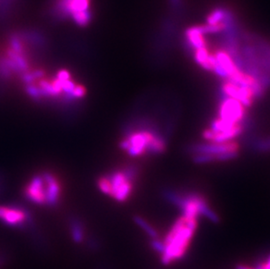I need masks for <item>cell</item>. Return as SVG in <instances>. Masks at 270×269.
<instances>
[{
  "mask_svg": "<svg viewBox=\"0 0 270 269\" xmlns=\"http://www.w3.org/2000/svg\"><path fill=\"white\" fill-rule=\"evenodd\" d=\"M198 227V219L182 215L175 220L163 238V251L160 255L163 265L180 261L187 254Z\"/></svg>",
  "mask_w": 270,
  "mask_h": 269,
  "instance_id": "cell-1",
  "label": "cell"
},
{
  "mask_svg": "<svg viewBox=\"0 0 270 269\" xmlns=\"http://www.w3.org/2000/svg\"><path fill=\"white\" fill-rule=\"evenodd\" d=\"M119 146L133 158L145 154L159 156L166 151V140L157 128L152 129V125L146 122L145 129L131 131L120 142Z\"/></svg>",
  "mask_w": 270,
  "mask_h": 269,
  "instance_id": "cell-2",
  "label": "cell"
},
{
  "mask_svg": "<svg viewBox=\"0 0 270 269\" xmlns=\"http://www.w3.org/2000/svg\"><path fill=\"white\" fill-rule=\"evenodd\" d=\"M163 195L168 202L178 207L185 217L199 219L200 216H203L213 223L219 222L218 214L209 206L208 199L199 192L181 193L166 189Z\"/></svg>",
  "mask_w": 270,
  "mask_h": 269,
  "instance_id": "cell-3",
  "label": "cell"
},
{
  "mask_svg": "<svg viewBox=\"0 0 270 269\" xmlns=\"http://www.w3.org/2000/svg\"><path fill=\"white\" fill-rule=\"evenodd\" d=\"M25 194L30 201L37 205L54 206L60 199L61 186L54 175L45 172L29 181Z\"/></svg>",
  "mask_w": 270,
  "mask_h": 269,
  "instance_id": "cell-4",
  "label": "cell"
},
{
  "mask_svg": "<svg viewBox=\"0 0 270 269\" xmlns=\"http://www.w3.org/2000/svg\"><path fill=\"white\" fill-rule=\"evenodd\" d=\"M137 176L136 167L130 166L124 170H116L107 176L110 184L111 198L122 203L130 198L133 191L134 181Z\"/></svg>",
  "mask_w": 270,
  "mask_h": 269,
  "instance_id": "cell-5",
  "label": "cell"
},
{
  "mask_svg": "<svg viewBox=\"0 0 270 269\" xmlns=\"http://www.w3.org/2000/svg\"><path fill=\"white\" fill-rule=\"evenodd\" d=\"M188 151L194 154H209L219 155L227 152H239L240 145L236 141H230L226 143H201L194 144L189 147Z\"/></svg>",
  "mask_w": 270,
  "mask_h": 269,
  "instance_id": "cell-6",
  "label": "cell"
},
{
  "mask_svg": "<svg viewBox=\"0 0 270 269\" xmlns=\"http://www.w3.org/2000/svg\"><path fill=\"white\" fill-rule=\"evenodd\" d=\"M0 218L7 225H19L26 221L27 215L24 211L18 208L0 207Z\"/></svg>",
  "mask_w": 270,
  "mask_h": 269,
  "instance_id": "cell-7",
  "label": "cell"
},
{
  "mask_svg": "<svg viewBox=\"0 0 270 269\" xmlns=\"http://www.w3.org/2000/svg\"><path fill=\"white\" fill-rule=\"evenodd\" d=\"M134 221L144 232H146V234L151 238V240L160 238L158 231L144 217H141V216H135Z\"/></svg>",
  "mask_w": 270,
  "mask_h": 269,
  "instance_id": "cell-8",
  "label": "cell"
},
{
  "mask_svg": "<svg viewBox=\"0 0 270 269\" xmlns=\"http://www.w3.org/2000/svg\"><path fill=\"white\" fill-rule=\"evenodd\" d=\"M252 147L259 152H270V137L256 139L252 144Z\"/></svg>",
  "mask_w": 270,
  "mask_h": 269,
  "instance_id": "cell-9",
  "label": "cell"
},
{
  "mask_svg": "<svg viewBox=\"0 0 270 269\" xmlns=\"http://www.w3.org/2000/svg\"><path fill=\"white\" fill-rule=\"evenodd\" d=\"M72 234L76 242H81L83 238L82 225H79L78 223H74V225H72Z\"/></svg>",
  "mask_w": 270,
  "mask_h": 269,
  "instance_id": "cell-10",
  "label": "cell"
},
{
  "mask_svg": "<svg viewBox=\"0 0 270 269\" xmlns=\"http://www.w3.org/2000/svg\"><path fill=\"white\" fill-rule=\"evenodd\" d=\"M86 93H87V91H86V89L83 86L76 84L74 91L72 93V98L80 99V98H82L83 96H85Z\"/></svg>",
  "mask_w": 270,
  "mask_h": 269,
  "instance_id": "cell-11",
  "label": "cell"
},
{
  "mask_svg": "<svg viewBox=\"0 0 270 269\" xmlns=\"http://www.w3.org/2000/svg\"><path fill=\"white\" fill-rule=\"evenodd\" d=\"M256 269H270V255L268 258L263 261V262H260L258 265L256 266Z\"/></svg>",
  "mask_w": 270,
  "mask_h": 269,
  "instance_id": "cell-12",
  "label": "cell"
}]
</instances>
